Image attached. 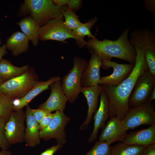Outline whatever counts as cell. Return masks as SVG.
<instances>
[{
  "mask_svg": "<svg viewBox=\"0 0 155 155\" xmlns=\"http://www.w3.org/2000/svg\"><path fill=\"white\" fill-rule=\"evenodd\" d=\"M26 115L23 108L13 110L5 123V135L10 145L24 142Z\"/></svg>",
  "mask_w": 155,
  "mask_h": 155,
  "instance_id": "ba28073f",
  "label": "cell"
},
{
  "mask_svg": "<svg viewBox=\"0 0 155 155\" xmlns=\"http://www.w3.org/2000/svg\"><path fill=\"white\" fill-rule=\"evenodd\" d=\"M122 123L127 130H133L142 125L155 124V111L153 105L148 102L129 108Z\"/></svg>",
  "mask_w": 155,
  "mask_h": 155,
  "instance_id": "8992f818",
  "label": "cell"
},
{
  "mask_svg": "<svg viewBox=\"0 0 155 155\" xmlns=\"http://www.w3.org/2000/svg\"><path fill=\"white\" fill-rule=\"evenodd\" d=\"M135 49V62L128 76L116 86L101 85L109 99V118L115 116L121 121L124 118L130 108L129 99L135 84L139 76L148 69L144 57L145 51Z\"/></svg>",
  "mask_w": 155,
  "mask_h": 155,
  "instance_id": "6da1fadb",
  "label": "cell"
},
{
  "mask_svg": "<svg viewBox=\"0 0 155 155\" xmlns=\"http://www.w3.org/2000/svg\"><path fill=\"white\" fill-rule=\"evenodd\" d=\"M134 65L119 64L115 61L102 60L101 67L105 69L112 67L113 71L110 75L100 77L99 85L117 86L128 76Z\"/></svg>",
  "mask_w": 155,
  "mask_h": 155,
  "instance_id": "8fae6325",
  "label": "cell"
},
{
  "mask_svg": "<svg viewBox=\"0 0 155 155\" xmlns=\"http://www.w3.org/2000/svg\"><path fill=\"white\" fill-rule=\"evenodd\" d=\"M145 5L147 9L150 11L153 15H155V0H145Z\"/></svg>",
  "mask_w": 155,
  "mask_h": 155,
  "instance_id": "e575fe53",
  "label": "cell"
},
{
  "mask_svg": "<svg viewBox=\"0 0 155 155\" xmlns=\"http://www.w3.org/2000/svg\"><path fill=\"white\" fill-rule=\"evenodd\" d=\"M29 68L28 65L16 66L7 60L3 59L0 61V78L6 81L22 74Z\"/></svg>",
  "mask_w": 155,
  "mask_h": 155,
  "instance_id": "603a6c76",
  "label": "cell"
},
{
  "mask_svg": "<svg viewBox=\"0 0 155 155\" xmlns=\"http://www.w3.org/2000/svg\"><path fill=\"white\" fill-rule=\"evenodd\" d=\"M61 79L59 76H53L45 81H38L34 86L23 97L14 99L13 110H18L27 105L36 96L49 89L50 85L54 82Z\"/></svg>",
  "mask_w": 155,
  "mask_h": 155,
  "instance_id": "ac0fdd59",
  "label": "cell"
},
{
  "mask_svg": "<svg viewBox=\"0 0 155 155\" xmlns=\"http://www.w3.org/2000/svg\"><path fill=\"white\" fill-rule=\"evenodd\" d=\"M111 144L96 141L90 150L84 155H111Z\"/></svg>",
  "mask_w": 155,
  "mask_h": 155,
  "instance_id": "83f0119b",
  "label": "cell"
},
{
  "mask_svg": "<svg viewBox=\"0 0 155 155\" xmlns=\"http://www.w3.org/2000/svg\"><path fill=\"white\" fill-rule=\"evenodd\" d=\"M53 3L58 6H64L67 5L68 0H53Z\"/></svg>",
  "mask_w": 155,
  "mask_h": 155,
  "instance_id": "74e56055",
  "label": "cell"
},
{
  "mask_svg": "<svg viewBox=\"0 0 155 155\" xmlns=\"http://www.w3.org/2000/svg\"><path fill=\"white\" fill-rule=\"evenodd\" d=\"M140 155H155V144L147 146Z\"/></svg>",
  "mask_w": 155,
  "mask_h": 155,
  "instance_id": "d590c367",
  "label": "cell"
},
{
  "mask_svg": "<svg viewBox=\"0 0 155 155\" xmlns=\"http://www.w3.org/2000/svg\"><path fill=\"white\" fill-rule=\"evenodd\" d=\"M87 64L85 60L75 57L71 69L63 78L61 86L67 101L70 103L73 102L81 92V80Z\"/></svg>",
  "mask_w": 155,
  "mask_h": 155,
  "instance_id": "5b68a950",
  "label": "cell"
},
{
  "mask_svg": "<svg viewBox=\"0 0 155 155\" xmlns=\"http://www.w3.org/2000/svg\"><path fill=\"white\" fill-rule=\"evenodd\" d=\"M129 40L135 49H146L155 47V34L147 29H139L132 32Z\"/></svg>",
  "mask_w": 155,
  "mask_h": 155,
  "instance_id": "ffe728a7",
  "label": "cell"
},
{
  "mask_svg": "<svg viewBox=\"0 0 155 155\" xmlns=\"http://www.w3.org/2000/svg\"><path fill=\"white\" fill-rule=\"evenodd\" d=\"M29 40L22 32L17 31L8 38L5 44L7 49L14 56L26 52L29 47Z\"/></svg>",
  "mask_w": 155,
  "mask_h": 155,
  "instance_id": "44dd1931",
  "label": "cell"
},
{
  "mask_svg": "<svg viewBox=\"0 0 155 155\" xmlns=\"http://www.w3.org/2000/svg\"><path fill=\"white\" fill-rule=\"evenodd\" d=\"M100 96L99 106L93 117V129L88 140V142L90 143H93L96 139L99 129H102L104 128L106 121L109 118V99L103 89Z\"/></svg>",
  "mask_w": 155,
  "mask_h": 155,
  "instance_id": "5bb4252c",
  "label": "cell"
},
{
  "mask_svg": "<svg viewBox=\"0 0 155 155\" xmlns=\"http://www.w3.org/2000/svg\"><path fill=\"white\" fill-rule=\"evenodd\" d=\"M123 143L146 146L155 144V124L128 134Z\"/></svg>",
  "mask_w": 155,
  "mask_h": 155,
  "instance_id": "d6986e66",
  "label": "cell"
},
{
  "mask_svg": "<svg viewBox=\"0 0 155 155\" xmlns=\"http://www.w3.org/2000/svg\"><path fill=\"white\" fill-rule=\"evenodd\" d=\"M13 100L0 91V119L5 123L13 111Z\"/></svg>",
  "mask_w": 155,
  "mask_h": 155,
  "instance_id": "484cf974",
  "label": "cell"
},
{
  "mask_svg": "<svg viewBox=\"0 0 155 155\" xmlns=\"http://www.w3.org/2000/svg\"><path fill=\"white\" fill-rule=\"evenodd\" d=\"M82 1L80 0H68L67 5L68 9L74 11H78L80 8Z\"/></svg>",
  "mask_w": 155,
  "mask_h": 155,
  "instance_id": "d6a6232c",
  "label": "cell"
},
{
  "mask_svg": "<svg viewBox=\"0 0 155 155\" xmlns=\"http://www.w3.org/2000/svg\"><path fill=\"white\" fill-rule=\"evenodd\" d=\"M49 88L51 92L49 97L38 108L51 113L58 111H64L67 99L61 86V79L52 83Z\"/></svg>",
  "mask_w": 155,
  "mask_h": 155,
  "instance_id": "7c38bea8",
  "label": "cell"
},
{
  "mask_svg": "<svg viewBox=\"0 0 155 155\" xmlns=\"http://www.w3.org/2000/svg\"><path fill=\"white\" fill-rule=\"evenodd\" d=\"M121 121L116 117L109 118L99 136V141L111 144L116 142H123L128 134Z\"/></svg>",
  "mask_w": 155,
  "mask_h": 155,
  "instance_id": "4fadbf2b",
  "label": "cell"
},
{
  "mask_svg": "<svg viewBox=\"0 0 155 155\" xmlns=\"http://www.w3.org/2000/svg\"><path fill=\"white\" fill-rule=\"evenodd\" d=\"M55 114V112L53 113H51L42 119L39 123L40 132L43 131L47 127Z\"/></svg>",
  "mask_w": 155,
  "mask_h": 155,
  "instance_id": "1f68e13d",
  "label": "cell"
},
{
  "mask_svg": "<svg viewBox=\"0 0 155 155\" xmlns=\"http://www.w3.org/2000/svg\"><path fill=\"white\" fill-rule=\"evenodd\" d=\"M155 99V87L153 89L150 96L148 102L152 103V102Z\"/></svg>",
  "mask_w": 155,
  "mask_h": 155,
  "instance_id": "f35d334b",
  "label": "cell"
},
{
  "mask_svg": "<svg viewBox=\"0 0 155 155\" xmlns=\"http://www.w3.org/2000/svg\"><path fill=\"white\" fill-rule=\"evenodd\" d=\"M90 58L83 74L81 83L82 87H87L99 85L100 69L102 59L95 53H91Z\"/></svg>",
  "mask_w": 155,
  "mask_h": 155,
  "instance_id": "2e32d148",
  "label": "cell"
},
{
  "mask_svg": "<svg viewBox=\"0 0 155 155\" xmlns=\"http://www.w3.org/2000/svg\"><path fill=\"white\" fill-rule=\"evenodd\" d=\"M69 38L76 39L72 31L64 23L63 18L52 20L41 27L39 39L42 41L54 40L67 43Z\"/></svg>",
  "mask_w": 155,
  "mask_h": 155,
  "instance_id": "30bf717a",
  "label": "cell"
},
{
  "mask_svg": "<svg viewBox=\"0 0 155 155\" xmlns=\"http://www.w3.org/2000/svg\"><path fill=\"white\" fill-rule=\"evenodd\" d=\"M32 113L34 118L39 123L42 119L45 116L51 113L43 110L38 108L31 109Z\"/></svg>",
  "mask_w": 155,
  "mask_h": 155,
  "instance_id": "4dcf8cb0",
  "label": "cell"
},
{
  "mask_svg": "<svg viewBox=\"0 0 155 155\" xmlns=\"http://www.w3.org/2000/svg\"><path fill=\"white\" fill-rule=\"evenodd\" d=\"M26 106V126L24 141L26 146L33 148L39 144L40 142L39 124L33 115L29 105Z\"/></svg>",
  "mask_w": 155,
  "mask_h": 155,
  "instance_id": "e0dca14e",
  "label": "cell"
},
{
  "mask_svg": "<svg viewBox=\"0 0 155 155\" xmlns=\"http://www.w3.org/2000/svg\"><path fill=\"white\" fill-rule=\"evenodd\" d=\"M155 87V77L148 69L139 77L129 97V107L139 106L148 102L150 94Z\"/></svg>",
  "mask_w": 155,
  "mask_h": 155,
  "instance_id": "52a82bcc",
  "label": "cell"
},
{
  "mask_svg": "<svg viewBox=\"0 0 155 155\" xmlns=\"http://www.w3.org/2000/svg\"><path fill=\"white\" fill-rule=\"evenodd\" d=\"M17 24L21 30L32 42L34 46L39 43V33L40 27L38 23L28 16L21 19Z\"/></svg>",
  "mask_w": 155,
  "mask_h": 155,
  "instance_id": "7402d4cb",
  "label": "cell"
},
{
  "mask_svg": "<svg viewBox=\"0 0 155 155\" xmlns=\"http://www.w3.org/2000/svg\"><path fill=\"white\" fill-rule=\"evenodd\" d=\"M144 57L149 71L155 77V47L146 49L144 52Z\"/></svg>",
  "mask_w": 155,
  "mask_h": 155,
  "instance_id": "f1b7e54d",
  "label": "cell"
},
{
  "mask_svg": "<svg viewBox=\"0 0 155 155\" xmlns=\"http://www.w3.org/2000/svg\"><path fill=\"white\" fill-rule=\"evenodd\" d=\"M38 81L35 69L29 67L22 74L4 82L0 85V91L11 98H19L28 92Z\"/></svg>",
  "mask_w": 155,
  "mask_h": 155,
  "instance_id": "277c9868",
  "label": "cell"
},
{
  "mask_svg": "<svg viewBox=\"0 0 155 155\" xmlns=\"http://www.w3.org/2000/svg\"><path fill=\"white\" fill-rule=\"evenodd\" d=\"M129 31L128 27L115 40H100L95 36L88 39L86 46L90 53L96 54L102 60L111 61L116 58L135 64L136 52L128 38Z\"/></svg>",
  "mask_w": 155,
  "mask_h": 155,
  "instance_id": "7a4b0ae2",
  "label": "cell"
},
{
  "mask_svg": "<svg viewBox=\"0 0 155 155\" xmlns=\"http://www.w3.org/2000/svg\"><path fill=\"white\" fill-rule=\"evenodd\" d=\"M7 49L6 45L5 44L0 47V61L3 59V57L7 54Z\"/></svg>",
  "mask_w": 155,
  "mask_h": 155,
  "instance_id": "8d00e7d4",
  "label": "cell"
},
{
  "mask_svg": "<svg viewBox=\"0 0 155 155\" xmlns=\"http://www.w3.org/2000/svg\"><path fill=\"white\" fill-rule=\"evenodd\" d=\"M63 146L62 145L57 144L56 145L46 149L41 153L40 155H53L55 152L61 149Z\"/></svg>",
  "mask_w": 155,
  "mask_h": 155,
  "instance_id": "836d02e7",
  "label": "cell"
},
{
  "mask_svg": "<svg viewBox=\"0 0 155 155\" xmlns=\"http://www.w3.org/2000/svg\"><path fill=\"white\" fill-rule=\"evenodd\" d=\"M103 90L101 85L87 87H82L81 92L87 102L88 109L86 118L79 129L82 131L86 129L92 120V116L97 109L99 96Z\"/></svg>",
  "mask_w": 155,
  "mask_h": 155,
  "instance_id": "9a60e30c",
  "label": "cell"
},
{
  "mask_svg": "<svg viewBox=\"0 0 155 155\" xmlns=\"http://www.w3.org/2000/svg\"><path fill=\"white\" fill-rule=\"evenodd\" d=\"M0 155H12V154L10 151L1 150L0 151Z\"/></svg>",
  "mask_w": 155,
  "mask_h": 155,
  "instance_id": "ab89813d",
  "label": "cell"
},
{
  "mask_svg": "<svg viewBox=\"0 0 155 155\" xmlns=\"http://www.w3.org/2000/svg\"><path fill=\"white\" fill-rule=\"evenodd\" d=\"M5 81L0 78V85L3 84Z\"/></svg>",
  "mask_w": 155,
  "mask_h": 155,
  "instance_id": "60d3db41",
  "label": "cell"
},
{
  "mask_svg": "<svg viewBox=\"0 0 155 155\" xmlns=\"http://www.w3.org/2000/svg\"><path fill=\"white\" fill-rule=\"evenodd\" d=\"M97 20V17H94L85 23H82L81 26L72 30L73 33L76 39L75 40L77 45L80 48L86 46L87 42L84 40V37L86 36L90 38L95 36L91 32V29Z\"/></svg>",
  "mask_w": 155,
  "mask_h": 155,
  "instance_id": "cb8c5ba5",
  "label": "cell"
},
{
  "mask_svg": "<svg viewBox=\"0 0 155 155\" xmlns=\"http://www.w3.org/2000/svg\"><path fill=\"white\" fill-rule=\"evenodd\" d=\"M5 122L0 119V148L1 150H8L11 146L8 142L5 135Z\"/></svg>",
  "mask_w": 155,
  "mask_h": 155,
  "instance_id": "f546056e",
  "label": "cell"
},
{
  "mask_svg": "<svg viewBox=\"0 0 155 155\" xmlns=\"http://www.w3.org/2000/svg\"><path fill=\"white\" fill-rule=\"evenodd\" d=\"M147 146L127 144L119 142L111 146V155H140Z\"/></svg>",
  "mask_w": 155,
  "mask_h": 155,
  "instance_id": "d4e9b609",
  "label": "cell"
},
{
  "mask_svg": "<svg viewBox=\"0 0 155 155\" xmlns=\"http://www.w3.org/2000/svg\"><path fill=\"white\" fill-rule=\"evenodd\" d=\"M70 118L66 115L64 111H57L54 117L47 127L40 131V139L47 141L54 138L57 144L62 145L67 142L65 128L70 120Z\"/></svg>",
  "mask_w": 155,
  "mask_h": 155,
  "instance_id": "9c48e42d",
  "label": "cell"
},
{
  "mask_svg": "<svg viewBox=\"0 0 155 155\" xmlns=\"http://www.w3.org/2000/svg\"><path fill=\"white\" fill-rule=\"evenodd\" d=\"M66 6H57L51 0H25L20 12L29 15L41 27L52 20L63 18V12L68 8Z\"/></svg>",
  "mask_w": 155,
  "mask_h": 155,
  "instance_id": "3957f363",
  "label": "cell"
},
{
  "mask_svg": "<svg viewBox=\"0 0 155 155\" xmlns=\"http://www.w3.org/2000/svg\"><path fill=\"white\" fill-rule=\"evenodd\" d=\"M63 15L65 18V25L72 31L78 27L82 23L79 20L75 11L73 10L67 8L63 11Z\"/></svg>",
  "mask_w": 155,
  "mask_h": 155,
  "instance_id": "4316f807",
  "label": "cell"
},
{
  "mask_svg": "<svg viewBox=\"0 0 155 155\" xmlns=\"http://www.w3.org/2000/svg\"><path fill=\"white\" fill-rule=\"evenodd\" d=\"M1 34V33L0 32V46L1 45L2 43V40L1 39V36H0Z\"/></svg>",
  "mask_w": 155,
  "mask_h": 155,
  "instance_id": "b9f144b4",
  "label": "cell"
}]
</instances>
